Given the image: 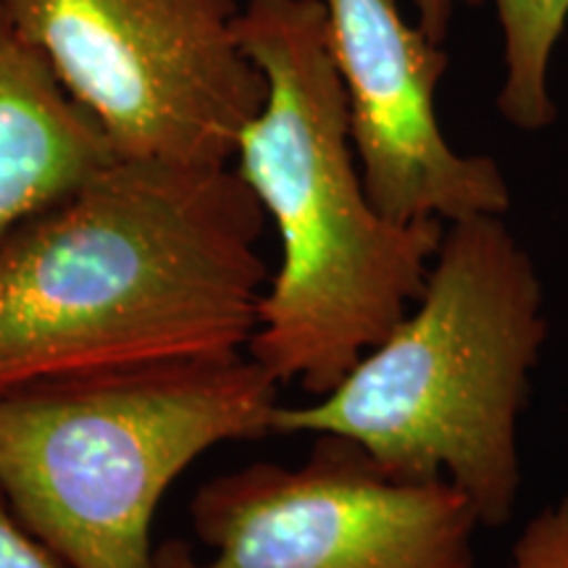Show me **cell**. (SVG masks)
I'll return each mask as SVG.
<instances>
[{
    "label": "cell",
    "mask_w": 568,
    "mask_h": 568,
    "mask_svg": "<svg viewBox=\"0 0 568 568\" xmlns=\"http://www.w3.org/2000/svg\"><path fill=\"white\" fill-rule=\"evenodd\" d=\"M0 568H69L19 521L3 495H0Z\"/></svg>",
    "instance_id": "cell-11"
},
{
    "label": "cell",
    "mask_w": 568,
    "mask_h": 568,
    "mask_svg": "<svg viewBox=\"0 0 568 568\" xmlns=\"http://www.w3.org/2000/svg\"><path fill=\"white\" fill-rule=\"evenodd\" d=\"M190 521L211 558L172 539L155 568H474L481 527L456 485L397 474L337 435H316L301 466L258 460L203 481Z\"/></svg>",
    "instance_id": "cell-6"
},
{
    "label": "cell",
    "mask_w": 568,
    "mask_h": 568,
    "mask_svg": "<svg viewBox=\"0 0 568 568\" xmlns=\"http://www.w3.org/2000/svg\"><path fill=\"white\" fill-rule=\"evenodd\" d=\"M366 193L393 222L506 216L510 187L489 155H464L437 119L443 45L397 0H322Z\"/></svg>",
    "instance_id": "cell-7"
},
{
    "label": "cell",
    "mask_w": 568,
    "mask_h": 568,
    "mask_svg": "<svg viewBox=\"0 0 568 568\" xmlns=\"http://www.w3.org/2000/svg\"><path fill=\"white\" fill-rule=\"evenodd\" d=\"M113 159L95 119L0 11V234Z\"/></svg>",
    "instance_id": "cell-8"
},
{
    "label": "cell",
    "mask_w": 568,
    "mask_h": 568,
    "mask_svg": "<svg viewBox=\"0 0 568 568\" xmlns=\"http://www.w3.org/2000/svg\"><path fill=\"white\" fill-rule=\"evenodd\" d=\"M237 40L266 101L232 166L282 243L245 351L318 397L414 308L445 226L393 222L368 197L322 0H247Z\"/></svg>",
    "instance_id": "cell-2"
},
{
    "label": "cell",
    "mask_w": 568,
    "mask_h": 568,
    "mask_svg": "<svg viewBox=\"0 0 568 568\" xmlns=\"http://www.w3.org/2000/svg\"><path fill=\"white\" fill-rule=\"evenodd\" d=\"M414 305L335 389L280 403L272 432L353 439L397 474L447 479L481 527H503L521 487L518 416L548 339L537 266L503 216L458 219Z\"/></svg>",
    "instance_id": "cell-3"
},
{
    "label": "cell",
    "mask_w": 568,
    "mask_h": 568,
    "mask_svg": "<svg viewBox=\"0 0 568 568\" xmlns=\"http://www.w3.org/2000/svg\"><path fill=\"white\" fill-rule=\"evenodd\" d=\"M414 9L418 13V27L439 45H445L453 19L450 0H414Z\"/></svg>",
    "instance_id": "cell-12"
},
{
    "label": "cell",
    "mask_w": 568,
    "mask_h": 568,
    "mask_svg": "<svg viewBox=\"0 0 568 568\" xmlns=\"http://www.w3.org/2000/svg\"><path fill=\"white\" fill-rule=\"evenodd\" d=\"M264 219L234 166L113 159L0 234V385L243 353Z\"/></svg>",
    "instance_id": "cell-1"
},
{
    "label": "cell",
    "mask_w": 568,
    "mask_h": 568,
    "mask_svg": "<svg viewBox=\"0 0 568 568\" xmlns=\"http://www.w3.org/2000/svg\"><path fill=\"white\" fill-rule=\"evenodd\" d=\"M116 159L232 166L266 80L237 0H0Z\"/></svg>",
    "instance_id": "cell-5"
},
{
    "label": "cell",
    "mask_w": 568,
    "mask_h": 568,
    "mask_svg": "<svg viewBox=\"0 0 568 568\" xmlns=\"http://www.w3.org/2000/svg\"><path fill=\"white\" fill-rule=\"evenodd\" d=\"M247 351L0 385V495L69 568H155L153 518L203 453L272 435Z\"/></svg>",
    "instance_id": "cell-4"
},
{
    "label": "cell",
    "mask_w": 568,
    "mask_h": 568,
    "mask_svg": "<svg viewBox=\"0 0 568 568\" xmlns=\"http://www.w3.org/2000/svg\"><path fill=\"white\" fill-rule=\"evenodd\" d=\"M479 6L485 0H450ZM503 32V84L497 111L521 132H542L556 122L550 63L568 21V0H489Z\"/></svg>",
    "instance_id": "cell-9"
},
{
    "label": "cell",
    "mask_w": 568,
    "mask_h": 568,
    "mask_svg": "<svg viewBox=\"0 0 568 568\" xmlns=\"http://www.w3.org/2000/svg\"><path fill=\"white\" fill-rule=\"evenodd\" d=\"M508 568H568V495L524 527Z\"/></svg>",
    "instance_id": "cell-10"
}]
</instances>
